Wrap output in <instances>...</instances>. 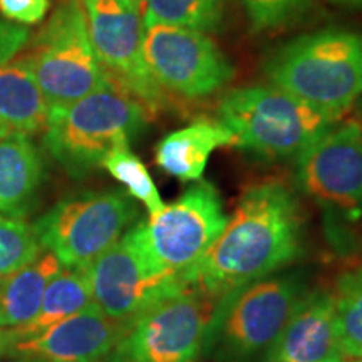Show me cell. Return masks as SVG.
Listing matches in <instances>:
<instances>
[{
    "instance_id": "obj_1",
    "label": "cell",
    "mask_w": 362,
    "mask_h": 362,
    "mask_svg": "<svg viewBox=\"0 0 362 362\" xmlns=\"http://www.w3.org/2000/svg\"><path fill=\"white\" fill-rule=\"evenodd\" d=\"M302 237L304 218L292 189L277 180L253 185L187 282L218 300L296 262Z\"/></svg>"
},
{
    "instance_id": "obj_2",
    "label": "cell",
    "mask_w": 362,
    "mask_h": 362,
    "mask_svg": "<svg viewBox=\"0 0 362 362\" xmlns=\"http://www.w3.org/2000/svg\"><path fill=\"white\" fill-rule=\"evenodd\" d=\"M264 72L284 89L336 121L362 98V30H315L269 54Z\"/></svg>"
},
{
    "instance_id": "obj_3",
    "label": "cell",
    "mask_w": 362,
    "mask_h": 362,
    "mask_svg": "<svg viewBox=\"0 0 362 362\" xmlns=\"http://www.w3.org/2000/svg\"><path fill=\"white\" fill-rule=\"evenodd\" d=\"M307 282L300 272H275L218 298L202 356L214 362H264L296 310Z\"/></svg>"
},
{
    "instance_id": "obj_4",
    "label": "cell",
    "mask_w": 362,
    "mask_h": 362,
    "mask_svg": "<svg viewBox=\"0 0 362 362\" xmlns=\"http://www.w3.org/2000/svg\"><path fill=\"white\" fill-rule=\"evenodd\" d=\"M149 119L138 99L111 83L79 101L51 107L44 146L67 175L83 178L129 141Z\"/></svg>"
},
{
    "instance_id": "obj_5",
    "label": "cell",
    "mask_w": 362,
    "mask_h": 362,
    "mask_svg": "<svg viewBox=\"0 0 362 362\" xmlns=\"http://www.w3.org/2000/svg\"><path fill=\"white\" fill-rule=\"evenodd\" d=\"M218 119L237 148L269 160L297 158L339 123L272 84L232 89L220 101Z\"/></svg>"
},
{
    "instance_id": "obj_6",
    "label": "cell",
    "mask_w": 362,
    "mask_h": 362,
    "mask_svg": "<svg viewBox=\"0 0 362 362\" xmlns=\"http://www.w3.org/2000/svg\"><path fill=\"white\" fill-rule=\"evenodd\" d=\"M19 56L49 107L67 106L110 84L90 42L83 0H64Z\"/></svg>"
},
{
    "instance_id": "obj_7",
    "label": "cell",
    "mask_w": 362,
    "mask_h": 362,
    "mask_svg": "<svg viewBox=\"0 0 362 362\" xmlns=\"http://www.w3.org/2000/svg\"><path fill=\"white\" fill-rule=\"evenodd\" d=\"M129 193L84 192L57 202L33 225L45 252L66 269H86L138 221Z\"/></svg>"
},
{
    "instance_id": "obj_8",
    "label": "cell",
    "mask_w": 362,
    "mask_h": 362,
    "mask_svg": "<svg viewBox=\"0 0 362 362\" xmlns=\"http://www.w3.org/2000/svg\"><path fill=\"white\" fill-rule=\"evenodd\" d=\"M216 302L189 285L124 322L103 362H197Z\"/></svg>"
},
{
    "instance_id": "obj_9",
    "label": "cell",
    "mask_w": 362,
    "mask_h": 362,
    "mask_svg": "<svg viewBox=\"0 0 362 362\" xmlns=\"http://www.w3.org/2000/svg\"><path fill=\"white\" fill-rule=\"evenodd\" d=\"M84 272L93 302L117 322H128L189 287L185 277L153 259L143 245L136 223Z\"/></svg>"
},
{
    "instance_id": "obj_10",
    "label": "cell",
    "mask_w": 362,
    "mask_h": 362,
    "mask_svg": "<svg viewBox=\"0 0 362 362\" xmlns=\"http://www.w3.org/2000/svg\"><path fill=\"white\" fill-rule=\"evenodd\" d=\"M226 221L216 188L200 180L160 214L136 221V228L153 259L187 280L223 232Z\"/></svg>"
},
{
    "instance_id": "obj_11",
    "label": "cell",
    "mask_w": 362,
    "mask_h": 362,
    "mask_svg": "<svg viewBox=\"0 0 362 362\" xmlns=\"http://www.w3.org/2000/svg\"><path fill=\"white\" fill-rule=\"evenodd\" d=\"M90 42L107 79L155 115L166 93L155 83L143 59L144 25L129 0H83Z\"/></svg>"
},
{
    "instance_id": "obj_12",
    "label": "cell",
    "mask_w": 362,
    "mask_h": 362,
    "mask_svg": "<svg viewBox=\"0 0 362 362\" xmlns=\"http://www.w3.org/2000/svg\"><path fill=\"white\" fill-rule=\"evenodd\" d=\"M143 59L163 90L188 99L211 96L233 79V66L205 33L175 25L144 29Z\"/></svg>"
},
{
    "instance_id": "obj_13",
    "label": "cell",
    "mask_w": 362,
    "mask_h": 362,
    "mask_svg": "<svg viewBox=\"0 0 362 362\" xmlns=\"http://www.w3.org/2000/svg\"><path fill=\"white\" fill-rule=\"evenodd\" d=\"M302 192L325 210L362 211V121H339L297 158Z\"/></svg>"
},
{
    "instance_id": "obj_14",
    "label": "cell",
    "mask_w": 362,
    "mask_h": 362,
    "mask_svg": "<svg viewBox=\"0 0 362 362\" xmlns=\"http://www.w3.org/2000/svg\"><path fill=\"white\" fill-rule=\"evenodd\" d=\"M124 322L90 304L37 336L21 339L12 351L30 362H103L123 332Z\"/></svg>"
},
{
    "instance_id": "obj_15",
    "label": "cell",
    "mask_w": 362,
    "mask_h": 362,
    "mask_svg": "<svg viewBox=\"0 0 362 362\" xmlns=\"http://www.w3.org/2000/svg\"><path fill=\"white\" fill-rule=\"evenodd\" d=\"M341 357L332 293L307 291L264 362H325Z\"/></svg>"
},
{
    "instance_id": "obj_16",
    "label": "cell",
    "mask_w": 362,
    "mask_h": 362,
    "mask_svg": "<svg viewBox=\"0 0 362 362\" xmlns=\"http://www.w3.org/2000/svg\"><path fill=\"white\" fill-rule=\"evenodd\" d=\"M237 146V138L220 121H197L173 131L156 146V165L180 181H200L215 149Z\"/></svg>"
},
{
    "instance_id": "obj_17",
    "label": "cell",
    "mask_w": 362,
    "mask_h": 362,
    "mask_svg": "<svg viewBox=\"0 0 362 362\" xmlns=\"http://www.w3.org/2000/svg\"><path fill=\"white\" fill-rule=\"evenodd\" d=\"M49 107L22 57L0 66V136H33L47 128Z\"/></svg>"
},
{
    "instance_id": "obj_18",
    "label": "cell",
    "mask_w": 362,
    "mask_h": 362,
    "mask_svg": "<svg viewBox=\"0 0 362 362\" xmlns=\"http://www.w3.org/2000/svg\"><path fill=\"white\" fill-rule=\"evenodd\" d=\"M42 163L27 136H0V214L21 218L37 192Z\"/></svg>"
},
{
    "instance_id": "obj_19",
    "label": "cell",
    "mask_w": 362,
    "mask_h": 362,
    "mask_svg": "<svg viewBox=\"0 0 362 362\" xmlns=\"http://www.w3.org/2000/svg\"><path fill=\"white\" fill-rule=\"evenodd\" d=\"M61 269L57 257L44 250L33 264L0 280V329H17L30 322L49 282Z\"/></svg>"
},
{
    "instance_id": "obj_20",
    "label": "cell",
    "mask_w": 362,
    "mask_h": 362,
    "mask_svg": "<svg viewBox=\"0 0 362 362\" xmlns=\"http://www.w3.org/2000/svg\"><path fill=\"white\" fill-rule=\"evenodd\" d=\"M90 304H93V297H90L86 272L83 269L62 267L45 288L39 312L34 319L16 329L17 337L21 341V339L37 336L42 330L78 314Z\"/></svg>"
},
{
    "instance_id": "obj_21",
    "label": "cell",
    "mask_w": 362,
    "mask_h": 362,
    "mask_svg": "<svg viewBox=\"0 0 362 362\" xmlns=\"http://www.w3.org/2000/svg\"><path fill=\"white\" fill-rule=\"evenodd\" d=\"M228 0H141L138 4L144 29L175 25L198 33H214L225 19Z\"/></svg>"
},
{
    "instance_id": "obj_22",
    "label": "cell",
    "mask_w": 362,
    "mask_h": 362,
    "mask_svg": "<svg viewBox=\"0 0 362 362\" xmlns=\"http://www.w3.org/2000/svg\"><path fill=\"white\" fill-rule=\"evenodd\" d=\"M334 297L337 346L341 357H362V269L337 279Z\"/></svg>"
},
{
    "instance_id": "obj_23",
    "label": "cell",
    "mask_w": 362,
    "mask_h": 362,
    "mask_svg": "<svg viewBox=\"0 0 362 362\" xmlns=\"http://www.w3.org/2000/svg\"><path fill=\"white\" fill-rule=\"evenodd\" d=\"M101 168L107 170L112 178H116L134 200L141 202L146 206L149 215H156L165 208L160 193H158L155 181L148 173L146 166L138 156L129 151V148H119L112 151L103 161Z\"/></svg>"
},
{
    "instance_id": "obj_24",
    "label": "cell",
    "mask_w": 362,
    "mask_h": 362,
    "mask_svg": "<svg viewBox=\"0 0 362 362\" xmlns=\"http://www.w3.org/2000/svg\"><path fill=\"white\" fill-rule=\"evenodd\" d=\"M42 252L33 226L17 216L0 214V280L30 265Z\"/></svg>"
},
{
    "instance_id": "obj_25",
    "label": "cell",
    "mask_w": 362,
    "mask_h": 362,
    "mask_svg": "<svg viewBox=\"0 0 362 362\" xmlns=\"http://www.w3.org/2000/svg\"><path fill=\"white\" fill-rule=\"evenodd\" d=\"M314 0H243L255 33L284 29L309 12Z\"/></svg>"
},
{
    "instance_id": "obj_26",
    "label": "cell",
    "mask_w": 362,
    "mask_h": 362,
    "mask_svg": "<svg viewBox=\"0 0 362 362\" xmlns=\"http://www.w3.org/2000/svg\"><path fill=\"white\" fill-rule=\"evenodd\" d=\"M51 0H0V13L21 25H35L47 16Z\"/></svg>"
},
{
    "instance_id": "obj_27",
    "label": "cell",
    "mask_w": 362,
    "mask_h": 362,
    "mask_svg": "<svg viewBox=\"0 0 362 362\" xmlns=\"http://www.w3.org/2000/svg\"><path fill=\"white\" fill-rule=\"evenodd\" d=\"M30 37L25 25L0 19V66L19 54Z\"/></svg>"
},
{
    "instance_id": "obj_28",
    "label": "cell",
    "mask_w": 362,
    "mask_h": 362,
    "mask_svg": "<svg viewBox=\"0 0 362 362\" xmlns=\"http://www.w3.org/2000/svg\"><path fill=\"white\" fill-rule=\"evenodd\" d=\"M17 341H19V337H17L16 329H0V357L8 349H12Z\"/></svg>"
},
{
    "instance_id": "obj_29",
    "label": "cell",
    "mask_w": 362,
    "mask_h": 362,
    "mask_svg": "<svg viewBox=\"0 0 362 362\" xmlns=\"http://www.w3.org/2000/svg\"><path fill=\"white\" fill-rule=\"evenodd\" d=\"M334 2L339 4V6L351 7V8H361L362 7V0H334Z\"/></svg>"
},
{
    "instance_id": "obj_30",
    "label": "cell",
    "mask_w": 362,
    "mask_h": 362,
    "mask_svg": "<svg viewBox=\"0 0 362 362\" xmlns=\"http://www.w3.org/2000/svg\"><path fill=\"white\" fill-rule=\"evenodd\" d=\"M325 362H344V361H342V357H334V359H329Z\"/></svg>"
},
{
    "instance_id": "obj_31",
    "label": "cell",
    "mask_w": 362,
    "mask_h": 362,
    "mask_svg": "<svg viewBox=\"0 0 362 362\" xmlns=\"http://www.w3.org/2000/svg\"><path fill=\"white\" fill-rule=\"evenodd\" d=\"M129 2H131V4H133V6H136V7H138V4H139V2H141V0H129Z\"/></svg>"
},
{
    "instance_id": "obj_32",
    "label": "cell",
    "mask_w": 362,
    "mask_h": 362,
    "mask_svg": "<svg viewBox=\"0 0 362 362\" xmlns=\"http://www.w3.org/2000/svg\"><path fill=\"white\" fill-rule=\"evenodd\" d=\"M349 362H362V357H354V359H351Z\"/></svg>"
},
{
    "instance_id": "obj_33",
    "label": "cell",
    "mask_w": 362,
    "mask_h": 362,
    "mask_svg": "<svg viewBox=\"0 0 362 362\" xmlns=\"http://www.w3.org/2000/svg\"><path fill=\"white\" fill-rule=\"evenodd\" d=\"M361 116H362V101H361Z\"/></svg>"
}]
</instances>
